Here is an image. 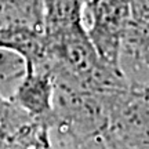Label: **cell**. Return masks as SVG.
Instances as JSON below:
<instances>
[{
    "label": "cell",
    "instance_id": "3957f363",
    "mask_svg": "<svg viewBox=\"0 0 149 149\" xmlns=\"http://www.w3.org/2000/svg\"><path fill=\"white\" fill-rule=\"evenodd\" d=\"M104 138L133 149H149V97L142 83L112 93Z\"/></svg>",
    "mask_w": 149,
    "mask_h": 149
},
{
    "label": "cell",
    "instance_id": "52a82bcc",
    "mask_svg": "<svg viewBox=\"0 0 149 149\" xmlns=\"http://www.w3.org/2000/svg\"><path fill=\"white\" fill-rule=\"evenodd\" d=\"M14 26L43 31L42 0H0V31Z\"/></svg>",
    "mask_w": 149,
    "mask_h": 149
},
{
    "label": "cell",
    "instance_id": "4fadbf2b",
    "mask_svg": "<svg viewBox=\"0 0 149 149\" xmlns=\"http://www.w3.org/2000/svg\"><path fill=\"white\" fill-rule=\"evenodd\" d=\"M93 1H95V0H84L86 6H87V4H90V3H93Z\"/></svg>",
    "mask_w": 149,
    "mask_h": 149
},
{
    "label": "cell",
    "instance_id": "9c48e42d",
    "mask_svg": "<svg viewBox=\"0 0 149 149\" xmlns=\"http://www.w3.org/2000/svg\"><path fill=\"white\" fill-rule=\"evenodd\" d=\"M33 120L17 104L0 95V146L13 138L22 127Z\"/></svg>",
    "mask_w": 149,
    "mask_h": 149
},
{
    "label": "cell",
    "instance_id": "277c9868",
    "mask_svg": "<svg viewBox=\"0 0 149 149\" xmlns=\"http://www.w3.org/2000/svg\"><path fill=\"white\" fill-rule=\"evenodd\" d=\"M86 15L88 18L86 32L97 53L108 65L123 72L120 55L131 22L127 0H95L86 6Z\"/></svg>",
    "mask_w": 149,
    "mask_h": 149
},
{
    "label": "cell",
    "instance_id": "8fae6325",
    "mask_svg": "<svg viewBox=\"0 0 149 149\" xmlns=\"http://www.w3.org/2000/svg\"><path fill=\"white\" fill-rule=\"evenodd\" d=\"M127 3L131 10V19L149 25V0H127Z\"/></svg>",
    "mask_w": 149,
    "mask_h": 149
},
{
    "label": "cell",
    "instance_id": "7c38bea8",
    "mask_svg": "<svg viewBox=\"0 0 149 149\" xmlns=\"http://www.w3.org/2000/svg\"><path fill=\"white\" fill-rule=\"evenodd\" d=\"M107 149H133V148H127V146H123L120 144H116V142H111V141H107Z\"/></svg>",
    "mask_w": 149,
    "mask_h": 149
},
{
    "label": "cell",
    "instance_id": "8992f818",
    "mask_svg": "<svg viewBox=\"0 0 149 149\" xmlns=\"http://www.w3.org/2000/svg\"><path fill=\"white\" fill-rule=\"evenodd\" d=\"M43 31L54 33L84 22V0H42Z\"/></svg>",
    "mask_w": 149,
    "mask_h": 149
},
{
    "label": "cell",
    "instance_id": "6da1fadb",
    "mask_svg": "<svg viewBox=\"0 0 149 149\" xmlns=\"http://www.w3.org/2000/svg\"><path fill=\"white\" fill-rule=\"evenodd\" d=\"M46 36L53 83L97 93L120 90L130 84L123 72L100 57L87 36L84 22Z\"/></svg>",
    "mask_w": 149,
    "mask_h": 149
},
{
    "label": "cell",
    "instance_id": "5b68a950",
    "mask_svg": "<svg viewBox=\"0 0 149 149\" xmlns=\"http://www.w3.org/2000/svg\"><path fill=\"white\" fill-rule=\"evenodd\" d=\"M53 94L51 74L46 70L26 69L24 79L10 100L35 120L47 126L53 111Z\"/></svg>",
    "mask_w": 149,
    "mask_h": 149
},
{
    "label": "cell",
    "instance_id": "7a4b0ae2",
    "mask_svg": "<svg viewBox=\"0 0 149 149\" xmlns=\"http://www.w3.org/2000/svg\"><path fill=\"white\" fill-rule=\"evenodd\" d=\"M53 84V111L47 123L50 139L84 141L104 137L113 91L97 93Z\"/></svg>",
    "mask_w": 149,
    "mask_h": 149
},
{
    "label": "cell",
    "instance_id": "ba28073f",
    "mask_svg": "<svg viewBox=\"0 0 149 149\" xmlns=\"http://www.w3.org/2000/svg\"><path fill=\"white\" fill-rule=\"evenodd\" d=\"M25 73V61L18 54L0 48V95L10 100Z\"/></svg>",
    "mask_w": 149,
    "mask_h": 149
},
{
    "label": "cell",
    "instance_id": "30bf717a",
    "mask_svg": "<svg viewBox=\"0 0 149 149\" xmlns=\"http://www.w3.org/2000/svg\"><path fill=\"white\" fill-rule=\"evenodd\" d=\"M48 149H107V142L104 137L84 139V141H59L50 139Z\"/></svg>",
    "mask_w": 149,
    "mask_h": 149
}]
</instances>
